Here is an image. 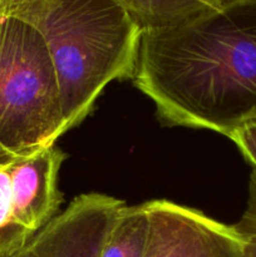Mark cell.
Masks as SVG:
<instances>
[{
	"label": "cell",
	"instance_id": "obj_4",
	"mask_svg": "<svg viewBox=\"0 0 256 257\" xmlns=\"http://www.w3.org/2000/svg\"><path fill=\"white\" fill-rule=\"evenodd\" d=\"M124 203L102 193L75 197L64 212L0 257H98Z\"/></svg>",
	"mask_w": 256,
	"mask_h": 257
},
{
	"label": "cell",
	"instance_id": "obj_13",
	"mask_svg": "<svg viewBox=\"0 0 256 257\" xmlns=\"http://www.w3.org/2000/svg\"><path fill=\"white\" fill-rule=\"evenodd\" d=\"M3 4H4V0H0V10H2V7Z\"/></svg>",
	"mask_w": 256,
	"mask_h": 257
},
{
	"label": "cell",
	"instance_id": "obj_11",
	"mask_svg": "<svg viewBox=\"0 0 256 257\" xmlns=\"http://www.w3.org/2000/svg\"><path fill=\"white\" fill-rule=\"evenodd\" d=\"M245 160L256 170V118L245 122L227 136Z\"/></svg>",
	"mask_w": 256,
	"mask_h": 257
},
{
	"label": "cell",
	"instance_id": "obj_10",
	"mask_svg": "<svg viewBox=\"0 0 256 257\" xmlns=\"http://www.w3.org/2000/svg\"><path fill=\"white\" fill-rule=\"evenodd\" d=\"M233 228L243 243L242 257H256V170L251 171L248 181V197L240 221Z\"/></svg>",
	"mask_w": 256,
	"mask_h": 257
},
{
	"label": "cell",
	"instance_id": "obj_12",
	"mask_svg": "<svg viewBox=\"0 0 256 257\" xmlns=\"http://www.w3.org/2000/svg\"><path fill=\"white\" fill-rule=\"evenodd\" d=\"M14 160L15 158L12 155H9L4 148L0 147V165H7V163H10Z\"/></svg>",
	"mask_w": 256,
	"mask_h": 257
},
{
	"label": "cell",
	"instance_id": "obj_6",
	"mask_svg": "<svg viewBox=\"0 0 256 257\" xmlns=\"http://www.w3.org/2000/svg\"><path fill=\"white\" fill-rule=\"evenodd\" d=\"M64 158L65 153L50 146L9 163L14 222L25 235H34L58 216L63 200L58 175Z\"/></svg>",
	"mask_w": 256,
	"mask_h": 257
},
{
	"label": "cell",
	"instance_id": "obj_7",
	"mask_svg": "<svg viewBox=\"0 0 256 257\" xmlns=\"http://www.w3.org/2000/svg\"><path fill=\"white\" fill-rule=\"evenodd\" d=\"M145 30L163 29L188 22L228 0H113Z\"/></svg>",
	"mask_w": 256,
	"mask_h": 257
},
{
	"label": "cell",
	"instance_id": "obj_9",
	"mask_svg": "<svg viewBox=\"0 0 256 257\" xmlns=\"http://www.w3.org/2000/svg\"><path fill=\"white\" fill-rule=\"evenodd\" d=\"M29 237L30 236L19 230L14 222L9 163L0 165V248L20 245Z\"/></svg>",
	"mask_w": 256,
	"mask_h": 257
},
{
	"label": "cell",
	"instance_id": "obj_2",
	"mask_svg": "<svg viewBox=\"0 0 256 257\" xmlns=\"http://www.w3.org/2000/svg\"><path fill=\"white\" fill-rule=\"evenodd\" d=\"M0 15L39 32L57 73L65 132L115 79H133L142 29L113 0H4Z\"/></svg>",
	"mask_w": 256,
	"mask_h": 257
},
{
	"label": "cell",
	"instance_id": "obj_8",
	"mask_svg": "<svg viewBox=\"0 0 256 257\" xmlns=\"http://www.w3.org/2000/svg\"><path fill=\"white\" fill-rule=\"evenodd\" d=\"M150 231L145 203L124 206L105 237L98 257H142Z\"/></svg>",
	"mask_w": 256,
	"mask_h": 257
},
{
	"label": "cell",
	"instance_id": "obj_3",
	"mask_svg": "<svg viewBox=\"0 0 256 257\" xmlns=\"http://www.w3.org/2000/svg\"><path fill=\"white\" fill-rule=\"evenodd\" d=\"M63 133L59 84L44 39L28 23L0 15V147L27 157Z\"/></svg>",
	"mask_w": 256,
	"mask_h": 257
},
{
	"label": "cell",
	"instance_id": "obj_1",
	"mask_svg": "<svg viewBox=\"0 0 256 257\" xmlns=\"http://www.w3.org/2000/svg\"><path fill=\"white\" fill-rule=\"evenodd\" d=\"M133 83L166 125L227 137L256 118V0H228L182 24L145 30Z\"/></svg>",
	"mask_w": 256,
	"mask_h": 257
},
{
	"label": "cell",
	"instance_id": "obj_5",
	"mask_svg": "<svg viewBox=\"0 0 256 257\" xmlns=\"http://www.w3.org/2000/svg\"><path fill=\"white\" fill-rule=\"evenodd\" d=\"M150 221L142 257H242L233 226L165 200L145 202Z\"/></svg>",
	"mask_w": 256,
	"mask_h": 257
}]
</instances>
